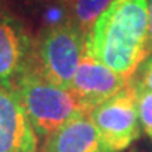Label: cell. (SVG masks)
Masks as SVG:
<instances>
[{"instance_id":"cell-13","label":"cell","mask_w":152,"mask_h":152,"mask_svg":"<svg viewBox=\"0 0 152 152\" xmlns=\"http://www.w3.org/2000/svg\"><path fill=\"white\" fill-rule=\"evenodd\" d=\"M24 1H27V3H33V4H41V3H44L45 0H24Z\"/></svg>"},{"instance_id":"cell-9","label":"cell","mask_w":152,"mask_h":152,"mask_svg":"<svg viewBox=\"0 0 152 152\" xmlns=\"http://www.w3.org/2000/svg\"><path fill=\"white\" fill-rule=\"evenodd\" d=\"M114 0H66L69 20L87 37L99 17L110 7Z\"/></svg>"},{"instance_id":"cell-2","label":"cell","mask_w":152,"mask_h":152,"mask_svg":"<svg viewBox=\"0 0 152 152\" xmlns=\"http://www.w3.org/2000/svg\"><path fill=\"white\" fill-rule=\"evenodd\" d=\"M21 103L38 137L47 138L79 114L90 113L69 90L42 79L31 69L24 72L11 87Z\"/></svg>"},{"instance_id":"cell-1","label":"cell","mask_w":152,"mask_h":152,"mask_svg":"<svg viewBox=\"0 0 152 152\" xmlns=\"http://www.w3.org/2000/svg\"><path fill=\"white\" fill-rule=\"evenodd\" d=\"M147 0H114L86 37V54L127 77L147 59Z\"/></svg>"},{"instance_id":"cell-8","label":"cell","mask_w":152,"mask_h":152,"mask_svg":"<svg viewBox=\"0 0 152 152\" xmlns=\"http://www.w3.org/2000/svg\"><path fill=\"white\" fill-rule=\"evenodd\" d=\"M41 152H103L89 113L79 114L45 138Z\"/></svg>"},{"instance_id":"cell-5","label":"cell","mask_w":152,"mask_h":152,"mask_svg":"<svg viewBox=\"0 0 152 152\" xmlns=\"http://www.w3.org/2000/svg\"><path fill=\"white\" fill-rule=\"evenodd\" d=\"M33 39L26 24L6 7L0 9V83L11 89L27 71Z\"/></svg>"},{"instance_id":"cell-10","label":"cell","mask_w":152,"mask_h":152,"mask_svg":"<svg viewBox=\"0 0 152 152\" xmlns=\"http://www.w3.org/2000/svg\"><path fill=\"white\" fill-rule=\"evenodd\" d=\"M134 87H135L137 92V106H138L140 124H141L142 130L145 131V134L152 140V92L140 89L135 85H134Z\"/></svg>"},{"instance_id":"cell-11","label":"cell","mask_w":152,"mask_h":152,"mask_svg":"<svg viewBox=\"0 0 152 152\" xmlns=\"http://www.w3.org/2000/svg\"><path fill=\"white\" fill-rule=\"evenodd\" d=\"M135 73V77L132 76V83L140 89L152 92V55L142 62Z\"/></svg>"},{"instance_id":"cell-4","label":"cell","mask_w":152,"mask_h":152,"mask_svg":"<svg viewBox=\"0 0 152 152\" xmlns=\"http://www.w3.org/2000/svg\"><path fill=\"white\" fill-rule=\"evenodd\" d=\"M89 115L99 132L102 151L123 152L128 149L142 130L132 80L121 92L96 106Z\"/></svg>"},{"instance_id":"cell-12","label":"cell","mask_w":152,"mask_h":152,"mask_svg":"<svg viewBox=\"0 0 152 152\" xmlns=\"http://www.w3.org/2000/svg\"><path fill=\"white\" fill-rule=\"evenodd\" d=\"M148 3V39H147V58L152 55V0Z\"/></svg>"},{"instance_id":"cell-6","label":"cell","mask_w":152,"mask_h":152,"mask_svg":"<svg viewBox=\"0 0 152 152\" xmlns=\"http://www.w3.org/2000/svg\"><path fill=\"white\" fill-rule=\"evenodd\" d=\"M130 82V77L113 71L85 52L69 90L92 111L96 106L121 92Z\"/></svg>"},{"instance_id":"cell-14","label":"cell","mask_w":152,"mask_h":152,"mask_svg":"<svg viewBox=\"0 0 152 152\" xmlns=\"http://www.w3.org/2000/svg\"><path fill=\"white\" fill-rule=\"evenodd\" d=\"M1 7H3V6H1V0H0V9H1Z\"/></svg>"},{"instance_id":"cell-3","label":"cell","mask_w":152,"mask_h":152,"mask_svg":"<svg viewBox=\"0 0 152 152\" xmlns=\"http://www.w3.org/2000/svg\"><path fill=\"white\" fill-rule=\"evenodd\" d=\"M85 52L86 37L71 21L41 28L33 39L27 69L38 73L51 85L69 89Z\"/></svg>"},{"instance_id":"cell-7","label":"cell","mask_w":152,"mask_h":152,"mask_svg":"<svg viewBox=\"0 0 152 152\" xmlns=\"http://www.w3.org/2000/svg\"><path fill=\"white\" fill-rule=\"evenodd\" d=\"M38 135L16 93L0 83V152H37Z\"/></svg>"}]
</instances>
